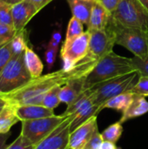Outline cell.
<instances>
[{
	"label": "cell",
	"mask_w": 148,
	"mask_h": 149,
	"mask_svg": "<svg viewBox=\"0 0 148 149\" xmlns=\"http://www.w3.org/2000/svg\"><path fill=\"white\" fill-rule=\"evenodd\" d=\"M135 72L132 58L110 52L102 58L85 79V90L106 80Z\"/></svg>",
	"instance_id": "obj_2"
},
{
	"label": "cell",
	"mask_w": 148,
	"mask_h": 149,
	"mask_svg": "<svg viewBox=\"0 0 148 149\" xmlns=\"http://www.w3.org/2000/svg\"><path fill=\"white\" fill-rule=\"evenodd\" d=\"M94 104V100H93V95L91 89H87L84 91L74 101H72L70 105L67 106L66 110L62 113V115L67 117L70 116L73 113H75L77 111L84 108L86 106Z\"/></svg>",
	"instance_id": "obj_21"
},
{
	"label": "cell",
	"mask_w": 148,
	"mask_h": 149,
	"mask_svg": "<svg viewBox=\"0 0 148 149\" xmlns=\"http://www.w3.org/2000/svg\"><path fill=\"white\" fill-rule=\"evenodd\" d=\"M96 63L85 58L80 60L69 71L64 69L32 78L27 83L5 94H0L9 105L19 107L25 105H41L44 96L55 86H62L75 78L86 77Z\"/></svg>",
	"instance_id": "obj_1"
},
{
	"label": "cell",
	"mask_w": 148,
	"mask_h": 149,
	"mask_svg": "<svg viewBox=\"0 0 148 149\" xmlns=\"http://www.w3.org/2000/svg\"><path fill=\"white\" fill-rule=\"evenodd\" d=\"M66 1L70 6L72 16L77 17L83 24H85L87 25L89 23V19L95 1H90V0H66Z\"/></svg>",
	"instance_id": "obj_17"
},
{
	"label": "cell",
	"mask_w": 148,
	"mask_h": 149,
	"mask_svg": "<svg viewBox=\"0 0 148 149\" xmlns=\"http://www.w3.org/2000/svg\"><path fill=\"white\" fill-rule=\"evenodd\" d=\"M60 88L61 86H55L52 89H51L49 92H47L43 98L41 105L52 110L56 108L61 103L59 99Z\"/></svg>",
	"instance_id": "obj_25"
},
{
	"label": "cell",
	"mask_w": 148,
	"mask_h": 149,
	"mask_svg": "<svg viewBox=\"0 0 148 149\" xmlns=\"http://www.w3.org/2000/svg\"><path fill=\"white\" fill-rule=\"evenodd\" d=\"M19 119L16 113V107L11 105H6L0 112V134L10 132L11 127L17 124Z\"/></svg>",
	"instance_id": "obj_20"
},
{
	"label": "cell",
	"mask_w": 148,
	"mask_h": 149,
	"mask_svg": "<svg viewBox=\"0 0 148 149\" xmlns=\"http://www.w3.org/2000/svg\"><path fill=\"white\" fill-rule=\"evenodd\" d=\"M133 94H139L144 97L148 96V77L147 76H140V79L137 84L134 86L131 91Z\"/></svg>",
	"instance_id": "obj_30"
},
{
	"label": "cell",
	"mask_w": 148,
	"mask_h": 149,
	"mask_svg": "<svg viewBox=\"0 0 148 149\" xmlns=\"http://www.w3.org/2000/svg\"><path fill=\"white\" fill-rule=\"evenodd\" d=\"M83 32H84L83 23L80 20H79L77 17L72 16L69 21V24H68L65 40L72 39V38L81 35Z\"/></svg>",
	"instance_id": "obj_26"
},
{
	"label": "cell",
	"mask_w": 148,
	"mask_h": 149,
	"mask_svg": "<svg viewBox=\"0 0 148 149\" xmlns=\"http://www.w3.org/2000/svg\"><path fill=\"white\" fill-rule=\"evenodd\" d=\"M134 94L132 93H121L120 95H117L113 98H112L111 100H107L105 104L102 105L101 109H105V108H110V109H113L116 111H120V112H124L131 104L133 99Z\"/></svg>",
	"instance_id": "obj_22"
},
{
	"label": "cell",
	"mask_w": 148,
	"mask_h": 149,
	"mask_svg": "<svg viewBox=\"0 0 148 149\" xmlns=\"http://www.w3.org/2000/svg\"><path fill=\"white\" fill-rule=\"evenodd\" d=\"M4 1H5V2H8V3H10V0H4Z\"/></svg>",
	"instance_id": "obj_43"
},
{
	"label": "cell",
	"mask_w": 148,
	"mask_h": 149,
	"mask_svg": "<svg viewBox=\"0 0 148 149\" xmlns=\"http://www.w3.org/2000/svg\"><path fill=\"white\" fill-rule=\"evenodd\" d=\"M85 77L75 78L62 86L59 91L60 101L68 106L74 101L84 91H85Z\"/></svg>",
	"instance_id": "obj_14"
},
{
	"label": "cell",
	"mask_w": 148,
	"mask_h": 149,
	"mask_svg": "<svg viewBox=\"0 0 148 149\" xmlns=\"http://www.w3.org/2000/svg\"><path fill=\"white\" fill-rule=\"evenodd\" d=\"M123 133V127L122 124L119 121L110 125L108 127H106L102 133V138L104 141H110L113 143H117V141L120 139Z\"/></svg>",
	"instance_id": "obj_24"
},
{
	"label": "cell",
	"mask_w": 148,
	"mask_h": 149,
	"mask_svg": "<svg viewBox=\"0 0 148 149\" xmlns=\"http://www.w3.org/2000/svg\"><path fill=\"white\" fill-rule=\"evenodd\" d=\"M35 146L24 136L20 134L6 149H34Z\"/></svg>",
	"instance_id": "obj_31"
},
{
	"label": "cell",
	"mask_w": 148,
	"mask_h": 149,
	"mask_svg": "<svg viewBox=\"0 0 148 149\" xmlns=\"http://www.w3.org/2000/svg\"><path fill=\"white\" fill-rule=\"evenodd\" d=\"M101 149H120L119 148L115 143L110 142V141H104L102 144Z\"/></svg>",
	"instance_id": "obj_39"
},
{
	"label": "cell",
	"mask_w": 148,
	"mask_h": 149,
	"mask_svg": "<svg viewBox=\"0 0 148 149\" xmlns=\"http://www.w3.org/2000/svg\"><path fill=\"white\" fill-rule=\"evenodd\" d=\"M97 132H99V127L96 115L70 133L67 149H84Z\"/></svg>",
	"instance_id": "obj_10"
},
{
	"label": "cell",
	"mask_w": 148,
	"mask_h": 149,
	"mask_svg": "<svg viewBox=\"0 0 148 149\" xmlns=\"http://www.w3.org/2000/svg\"><path fill=\"white\" fill-rule=\"evenodd\" d=\"M132 61L135 71H137L140 76L148 77V58L146 59H141L138 57L132 58Z\"/></svg>",
	"instance_id": "obj_32"
},
{
	"label": "cell",
	"mask_w": 148,
	"mask_h": 149,
	"mask_svg": "<svg viewBox=\"0 0 148 149\" xmlns=\"http://www.w3.org/2000/svg\"><path fill=\"white\" fill-rule=\"evenodd\" d=\"M139 1L148 10V0H139Z\"/></svg>",
	"instance_id": "obj_41"
},
{
	"label": "cell",
	"mask_w": 148,
	"mask_h": 149,
	"mask_svg": "<svg viewBox=\"0 0 148 149\" xmlns=\"http://www.w3.org/2000/svg\"><path fill=\"white\" fill-rule=\"evenodd\" d=\"M13 54L10 48V41L0 47V73L8 64Z\"/></svg>",
	"instance_id": "obj_29"
},
{
	"label": "cell",
	"mask_w": 148,
	"mask_h": 149,
	"mask_svg": "<svg viewBox=\"0 0 148 149\" xmlns=\"http://www.w3.org/2000/svg\"><path fill=\"white\" fill-rule=\"evenodd\" d=\"M10 136V132L6 134H0V149H6L9 145H7V141Z\"/></svg>",
	"instance_id": "obj_38"
},
{
	"label": "cell",
	"mask_w": 148,
	"mask_h": 149,
	"mask_svg": "<svg viewBox=\"0 0 148 149\" xmlns=\"http://www.w3.org/2000/svg\"><path fill=\"white\" fill-rule=\"evenodd\" d=\"M27 1L31 3L36 7L38 11H39L44 7H45L48 3H50L52 0H27Z\"/></svg>",
	"instance_id": "obj_37"
},
{
	"label": "cell",
	"mask_w": 148,
	"mask_h": 149,
	"mask_svg": "<svg viewBox=\"0 0 148 149\" xmlns=\"http://www.w3.org/2000/svg\"><path fill=\"white\" fill-rule=\"evenodd\" d=\"M45 49L46 50H45V52H44V58H45V61H46V64H47V68H48V70H51L52 68L55 61H56L58 47L50 46V45H47Z\"/></svg>",
	"instance_id": "obj_33"
},
{
	"label": "cell",
	"mask_w": 148,
	"mask_h": 149,
	"mask_svg": "<svg viewBox=\"0 0 148 149\" xmlns=\"http://www.w3.org/2000/svg\"><path fill=\"white\" fill-rule=\"evenodd\" d=\"M38 12L36 7L27 0L12 4L11 16L15 30L17 31L24 30L25 25Z\"/></svg>",
	"instance_id": "obj_12"
},
{
	"label": "cell",
	"mask_w": 148,
	"mask_h": 149,
	"mask_svg": "<svg viewBox=\"0 0 148 149\" xmlns=\"http://www.w3.org/2000/svg\"><path fill=\"white\" fill-rule=\"evenodd\" d=\"M104 140L99 132H97L88 141L84 149H101Z\"/></svg>",
	"instance_id": "obj_34"
},
{
	"label": "cell",
	"mask_w": 148,
	"mask_h": 149,
	"mask_svg": "<svg viewBox=\"0 0 148 149\" xmlns=\"http://www.w3.org/2000/svg\"><path fill=\"white\" fill-rule=\"evenodd\" d=\"M107 26L114 32L116 45L125 47L134 57L141 59L147 58L148 31L120 24L112 18V16Z\"/></svg>",
	"instance_id": "obj_3"
},
{
	"label": "cell",
	"mask_w": 148,
	"mask_h": 149,
	"mask_svg": "<svg viewBox=\"0 0 148 149\" xmlns=\"http://www.w3.org/2000/svg\"><path fill=\"white\" fill-rule=\"evenodd\" d=\"M65 119L66 117L61 114L33 120L21 121L22 127L20 134L27 138L34 146H37L49 136Z\"/></svg>",
	"instance_id": "obj_7"
},
{
	"label": "cell",
	"mask_w": 148,
	"mask_h": 149,
	"mask_svg": "<svg viewBox=\"0 0 148 149\" xmlns=\"http://www.w3.org/2000/svg\"><path fill=\"white\" fill-rule=\"evenodd\" d=\"M6 105H8L7 101H6L2 96H0V112L3 109V107H4Z\"/></svg>",
	"instance_id": "obj_40"
},
{
	"label": "cell",
	"mask_w": 148,
	"mask_h": 149,
	"mask_svg": "<svg viewBox=\"0 0 148 149\" xmlns=\"http://www.w3.org/2000/svg\"><path fill=\"white\" fill-rule=\"evenodd\" d=\"M90 1H98V0H90Z\"/></svg>",
	"instance_id": "obj_44"
},
{
	"label": "cell",
	"mask_w": 148,
	"mask_h": 149,
	"mask_svg": "<svg viewBox=\"0 0 148 149\" xmlns=\"http://www.w3.org/2000/svg\"><path fill=\"white\" fill-rule=\"evenodd\" d=\"M26 37L25 29L17 31L15 36L10 40V48L13 55H19L24 52L26 47L28 46Z\"/></svg>",
	"instance_id": "obj_23"
},
{
	"label": "cell",
	"mask_w": 148,
	"mask_h": 149,
	"mask_svg": "<svg viewBox=\"0 0 148 149\" xmlns=\"http://www.w3.org/2000/svg\"><path fill=\"white\" fill-rule=\"evenodd\" d=\"M71 117L66 119L44 140L35 146L34 149H67L70 135Z\"/></svg>",
	"instance_id": "obj_11"
},
{
	"label": "cell",
	"mask_w": 148,
	"mask_h": 149,
	"mask_svg": "<svg viewBox=\"0 0 148 149\" xmlns=\"http://www.w3.org/2000/svg\"><path fill=\"white\" fill-rule=\"evenodd\" d=\"M62 39V32H61V29L58 30H55L52 34L51 37L50 38V41L48 43V45L50 46H54V47H58L60 42Z\"/></svg>",
	"instance_id": "obj_35"
},
{
	"label": "cell",
	"mask_w": 148,
	"mask_h": 149,
	"mask_svg": "<svg viewBox=\"0 0 148 149\" xmlns=\"http://www.w3.org/2000/svg\"><path fill=\"white\" fill-rule=\"evenodd\" d=\"M31 79L24 64V53L13 55L0 73V94L16 90Z\"/></svg>",
	"instance_id": "obj_6"
},
{
	"label": "cell",
	"mask_w": 148,
	"mask_h": 149,
	"mask_svg": "<svg viewBox=\"0 0 148 149\" xmlns=\"http://www.w3.org/2000/svg\"><path fill=\"white\" fill-rule=\"evenodd\" d=\"M11 7L12 4H10V3L5 2L4 0H0V23L1 24L13 26Z\"/></svg>",
	"instance_id": "obj_27"
},
{
	"label": "cell",
	"mask_w": 148,
	"mask_h": 149,
	"mask_svg": "<svg viewBox=\"0 0 148 149\" xmlns=\"http://www.w3.org/2000/svg\"><path fill=\"white\" fill-rule=\"evenodd\" d=\"M148 113V101L146 97L134 94L133 99L129 107L122 113V116L119 120L120 123L123 124L132 119L140 117Z\"/></svg>",
	"instance_id": "obj_16"
},
{
	"label": "cell",
	"mask_w": 148,
	"mask_h": 149,
	"mask_svg": "<svg viewBox=\"0 0 148 149\" xmlns=\"http://www.w3.org/2000/svg\"><path fill=\"white\" fill-rule=\"evenodd\" d=\"M23 1H24V0H10V4H16V3H20V2H23Z\"/></svg>",
	"instance_id": "obj_42"
},
{
	"label": "cell",
	"mask_w": 148,
	"mask_h": 149,
	"mask_svg": "<svg viewBox=\"0 0 148 149\" xmlns=\"http://www.w3.org/2000/svg\"><path fill=\"white\" fill-rule=\"evenodd\" d=\"M90 41L85 58L98 63L102 58L113 52L116 45L114 32L107 26L104 30H88Z\"/></svg>",
	"instance_id": "obj_8"
},
{
	"label": "cell",
	"mask_w": 148,
	"mask_h": 149,
	"mask_svg": "<svg viewBox=\"0 0 148 149\" xmlns=\"http://www.w3.org/2000/svg\"><path fill=\"white\" fill-rule=\"evenodd\" d=\"M140 73L135 71L122 76L99 83L92 88L94 104L102 107L107 100L125 93H131L140 79Z\"/></svg>",
	"instance_id": "obj_4"
},
{
	"label": "cell",
	"mask_w": 148,
	"mask_h": 149,
	"mask_svg": "<svg viewBox=\"0 0 148 149\" xmlns=\"http://www.w3.org/2000/svg\"><path fill=\"white\" fill-rule=\"evenodd\" d=\"M89 41L90 31L88 30L72 39L65 40L61 49L62 69L65 71L71 70L85 57L88 52Z\"/></svg>",
	"instance_id": "obj_9"
},
{
	"label": "cell",
	"mask_w": 148,
	"mask_h": 149,
	"mask_svg": "<svg viewBox=\"0 0 148 149\" xmlns=\"http://www.w3.org/2000/svg\"><path fill=\"white\" fill-rule=\"evenodd\" d=\"M111 12H109L99 1H95L89 19V23L87 24V30L106 29L111 19Z\"/></svg>",
	"instance_id": "obj_15"
},
{
	"label": "cell",
	"mask_w": 148,
	"mask_h": 149,
	"mask_svg": "<svg viewBox=\"0 0 148 149\" xmlns=\"http://www.w3.org/2000/svg\"><path fill=\"white\" fill-rule=\"evenodd\" d=\"M16 33L17 31L13 26L0 23V47L10 42Z\"/></svg>",
	"instance_id": "obj_28"
},
{
	"label": "cell",
	"mask_w": 148,
	"mask_h": 149,
	"mask_svg": "<svg viewBox=\"0 0 148 149\" xmlns=\"http://www.w3.org/2000/svg\"><path fill=\"white\" fill-rule=\"evenodd\" d=\"M24 59L25 66L31 78H37L42 75L44 65L38 54L29 46L26 47L24 52Z\"/></svg>",
	"instance_id": "obj_19"
},
{
	"label": "cell",
	"mask_w": 148,
	"mask_h": 149,
	"mask_svg": "<svg viewBox=\"0 0 148 149\" xmlns=\"http://www.w3.org/2000/svg\"><path fill=\"white\" fill-rule=\"evenodd\" d=\"M112 18L124 26L148 31V10L139 0H120Z\"/></svg>",
	"instance_id": "obj_5"
},
{
	"label": "cell",
	"mask_w": 148,
	"mask_h": 149,
	"mask_svg": "<svg viewBox=\"0 0 148 149\" xmlns=\"http://www.w3.org/2000/svg\"><path fill=\"white\" fill-rule=\"evenodd\" d=\"M98 1L109 12L113 13L116 10V8H117V6H118V4H119V3H120V0H98Z\"/></svg>",
	"instance_id": "obj_36"
},
{
	"label": "cell",
	"mask_w": 148,
	"mask_h": 149,
	"mask_svg": "<svg viewBox=\"0 0 148 149\" xmlns=\"http://www.w3.org/2000/svg\"><path fill=\"white\" fill-rule=\"evenodd\" d=\"M101 109V106L92 104L89 106L85 107L84 108L77 111L75 113L70 115L71 117V122H70V133L77 129L79 127H80L82 124H84L85 121H87L89 119H91L93 116H96Z\"/></svg>",
	"instance_id": "obj_18"
},
{
	"label": "cell",
	"mask_w": 148,
	"mask_h": 149,
	"mask_svg": "<svg viewBox=\"0 0 148 149\" xmlns=\"http://www.w3.org/2000/svg\"><path fill=\"white\" fill-rule=\"evenodd\" d=\"M15 107L17 116L20 121L33 120L55 115L52 109H49L42 105H25Z\"/></svg>",
	"instance_id": "obj_13"
}]
</instances>
